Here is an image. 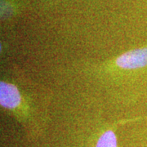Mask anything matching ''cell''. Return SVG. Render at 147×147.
Segmentation results:
<instances>
[{
    "instance_id": "obj_1",
    "label": "cell",
    "mask_w": 147,
    "mask_h": 147,
    "mask_svg": "<svg viewBox=\"0 0 147 147\" xmlns=\"http://www.w3.org/2000/svg\"><path fill=\"white\" fill-rule=\"evenodd\" d=\"M116 65L123 69H138L147 65V47L127 52L116 60Z\"/></svg>"
},
{
    "instance_id": "obj_2",
    "label": "cell",
    "mask_w": 147,
    "mask_h": 147,
    "mask_svg": "<svg viewBox=\"0 0 147 147\" xmlns=\"http://www.w3.org/2000/svg\"><path fill=\"white\" fill-rule=\"evenodd\" d=\"M21 95L14 85L1 82L0 84V103L7 109H14L20 105Z\"/></svg>"
},
{
    "instance_id": "obj_3",
    "label": "cell",
    "mask_w": 147,
    "mask_h": 147,
    "mask_svg": "<svg viewBox=\"0 0 147 147\" xmlns=\"http://www.w3.org/2000/svg\"><path fill=\"white\" fill-rule=\"evenodd\" d=\"M96 147H117L115 134L112 131H107L99 138Z\"/></svg>"
}]
</instances>
